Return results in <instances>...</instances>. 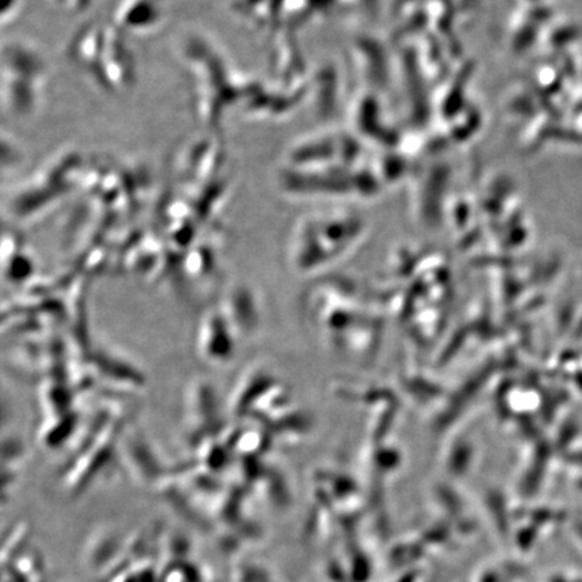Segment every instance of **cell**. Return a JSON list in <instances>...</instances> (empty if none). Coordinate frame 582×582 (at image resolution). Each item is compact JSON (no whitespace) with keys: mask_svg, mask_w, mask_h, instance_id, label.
I'll list each match as a JSON object with an SVG mask.
<instances>
[{"mask_svg":"<svg viewBox=\"0 0 582 582\" xmlns=\"http://www.w3.org/2000/svg\"><path fill=\"white\" fill-rule=\"evenodd\" d=\"M87 167V161L76 151L66 150L53 156L24 181L14 201L15 211L28 218L33 211L56 204L83 183Z\"/></svg>","mask_w":582,"mask_h":582,"instance_id":"3","label":"cell"},{"mask_svg":"<svg viewBox=\"0 0 582 582\" xmlns=\"http://www.w3.org/2000/svg\"><path fill=\"white\" fill-rule=\"evenodd\" d=\"M70 56L102 91L118 95L133 87L135 64L125 33L115 23L92 22L71 42Z\"/></svg>","mask_w":582,"mask_h":582,"instance_id":"1","label":"cell"},{"mask_svg":"<svg viewBox=\"0 0 582 582\" xmlns=\"http://www.w3.org/2000/svg\"><path fill=\"white\" fill-rule=\"evenodd\" d=\"M22 163V151L10 139L0 135V183L14 179Z\"/></svg>","mask_w":582,"mask_h":582,"instance_id":"4","label":"cell"},{"mask_svg":"<svg viewBox=\"0 0 582 582\" xmlns=\"http://www.w3.org/2000/svg\"><path fill=\"white\" fill-rule=\"evenodd\" d=\"M46 65L33 46L10 42L0 51V103L17 118L36 112L44 91Z\"/></svg>","mask_w":582,"mask_h":582,"instance_id":"2","label":"cell"},{"mask_svg":"<svg viewBox=\"0 0 582 582\" xmlns=\"http://www.w3.org/2000/svg\"><path fill=\"white\" fill-rule=\"evenodd\" d=\"M20 0H0V24L12 20L17 14Z\"/></svg>","mask_w":582,"mask_h":582,"instance_id":"5","label":"cell"}]
</instances>
